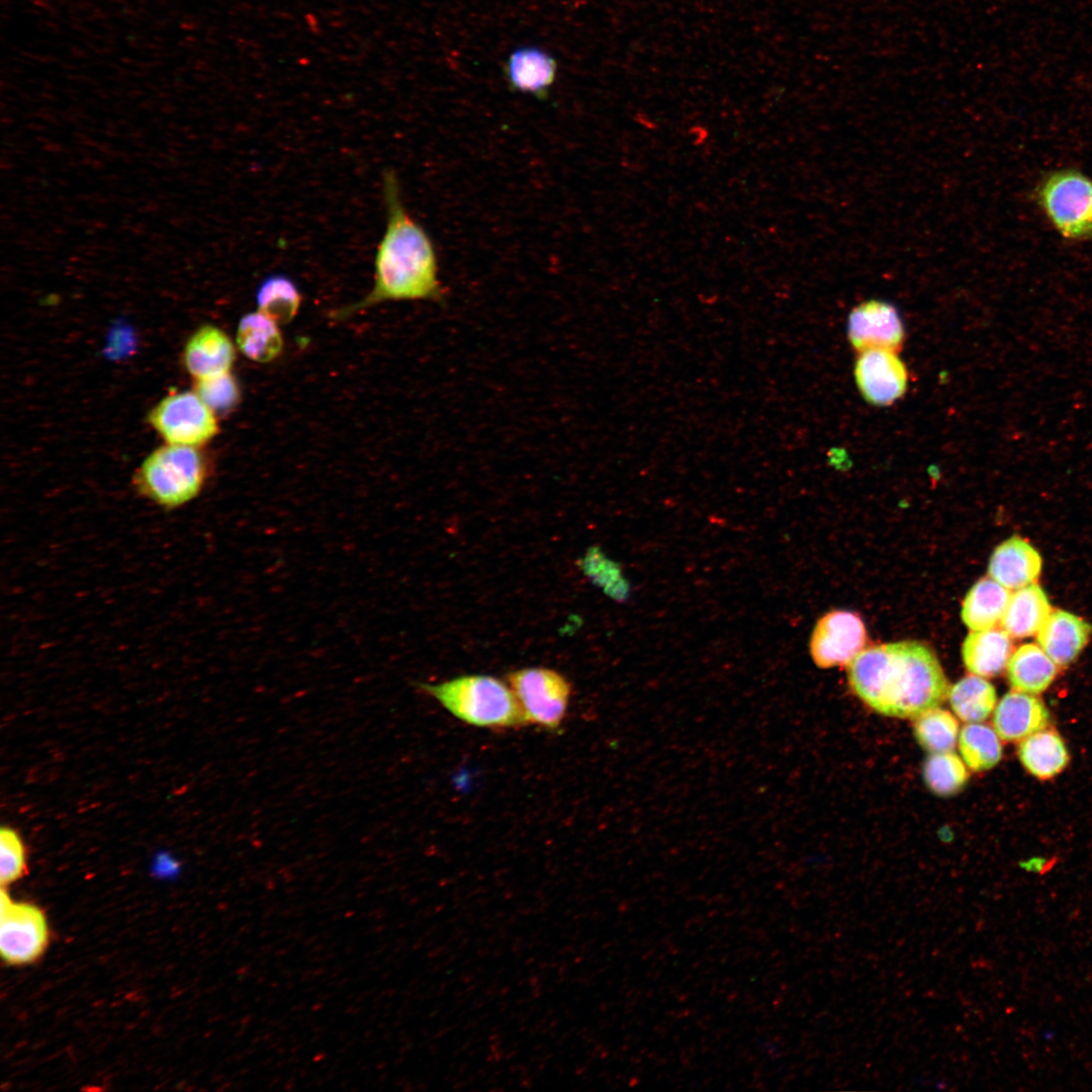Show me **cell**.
I'll list each match as a JSON object with an SVG mask.
<instances>
[{
  "mask_svg": "<svg viewBox=\"0 0 1092 1092\" xmlns=\"http://www.w3.org/2000/svg\"><path fill=\"white\" fill-rule=\"evenodd\" d=\"M382 189L386 223L375 253L373 287L359 301L335 311V318H347L385 301L444 298L435 247L407 212L394 171L383 172Z\"/></svg>",
  "mask_w": 1092,
  "mask_h": 1092,
  "instance_id": "obj_1",
  "label": "cell"
},
{
  "mask_svg": "<svg viewBox=\"0 0 1092 1092\" xmlns=\"http://www.w3.org/2000/svg\"><path fill=\"white\" fill-rule=\"evenodd\" d=\"M854 694L874 711L915 719L937 708L949 682L935 653L919 641H899L862 649L847 666Z\"/></svg>",
  "mask_w": 1092,
  "mask_h": 1092,
  "instance_id": "obj_2",
  "label": "cell"
},
{
  "mask_svg": "<svg viewBox=\"0 0 1092 1092\" xmlns=\"http://www.w3.org/2000/svg\"><path fill=\"white\" fill-rule=\"evenodd\" d=\"M418 688L456 719L474 727L511 729L526 726L519 703L508 682L487 674H466Z\"/></svg>",
  "mask_w": 1092,
  "mask_h": 1092,
  "instance_id": "obj_3",
  "label": "cell"
},
{
  "mask_svg": "<svg viewBox=\"0 0 1092 1092\" xmlns=\"http://www.w3.org/2000/svg\"><path fill=\"white\" fill-rule=\"evenodd\" d=\"M207 461L197 447L168 444L149 454L132 475L135 493L166 510L195 499L208 478Z\"/></svg>",
  "mask_w": 1092,
  "mask_h": 1092,
  "instance_id": "obj_4",
  "label": "cell"
},
{
  "mask_svg": "<svg viewBox=\"0 0 1092 1092\" xmlns=\"http://www.w3.org/2000/svg\"><path fill=\"white\" fill-rule=\"evenodd\" d=\"M527 725L558 730L565 720L571 685L560 672L547 667H525L507 675Z\"/></svg>",
  "mask_w": 1092,
  "mask_h": 1092,
  "instance_id": "obj_5",
  "label": "cell"
},
{
  "mask_svg": "<svg viewBox=\"0 0 1092 1092\" xmlns=\"http://www.w3.org/2000/svg\"><path fill=\"white\" fill-rule=\"evenodd\" d=\"M148 422L168 443L198 447L217 433L215 414L194 391L166 395L149 413Z\"/></svg>",
  "mask_w": 1092,
  "mask_h": 1092,
  "instance_id": "obj_6",
  "label": "cell"
},
{
  "mask_svg": "<svg viewBox=\"0 0 1092 1092\" xmlns=\"http://www.w3.org/2000/svg\"><path fill=\"white\" fill-rule=\"evenodd\" d=\"M1044 211L1059 232L1068 238L1092 233V180L1075 171L1050 176L1039 191Z\"/></svg>",
  "mask_w": 1092,
  "mask_h": 1092,
  "instance_id": "obj_7",
  "label": "cell"
},
{
  "mask_svg": "<svg viewBox=\"0 0 1092 1092\" xmlns=\"http://www.w3.org/2000/svg\"><path fill=\"white\" fill-rule=\"evenodd\" d=\"M49 943L47 918L39 907L15 902L2 887L0 895V950L8 965L36 961Z\"/></svg>",
  "mask_w": 1092,
  "mask_h": 1092,
  "instance_id": "obj_8",
  "label": "cell"
},
{
  "mask_svg": "<svg viewBox=\"0 0 1092 1092\" xmlns=\"http://www.w3.org/2000/svg\"><path fill=\"white\" fill-rule=\"evenodd\" d=\"M867 631L861 618L853 612L834 610L816 623L811 639L810 654L818 667L830 668L848 664L863 648Z\"/></svg>",
  "mask_w": 1092,
  "mask_h": 1092,
  "instance_id": "obj_9",
  "label": "cell"
},
{
  "mask_svg": "<svg viewBox=\"0 0 1092 1092\" xmlns=\"http://www.w3.org/2000/svg\"><path fill=\"white\" fill-rule=\"evenodd\" d=\"M897 351L873 349L859 352L854 377L864 399L875 405H889L904 395L908 372Z\"/></svg>",
  "mask_w": 1092,
  "mask_h": 1092,
  "instance_id": "obj_10",
  "label": "cell"
},
{
  "mask_svg": "<svg viewBox=\"0 0 1092 1092\" xmlns=\"http://www.w3.org/2000/svg\"><path fill=\"white\" fill-rule=\"evenodd\" d=\"M848 339L859 352L884 349L897 351L904 343L902 320L894 305L872 299L855 306L849 313Z\"/></svg>",
  "mask_w": 1092,
  "mask_h": 1092,
  "instance_id": "obj_11",
  "label": "cell"
},
{
  "mask_svg": "<svg viewBox=\"0 0 1092 1092\" xmlns=\"http://www.w3.org/2000/svg\"><path fill=\"white\" fill-rule=\"evenodd\" d=\"M236 359L235 346L219 328L205 325L185 344L182 362L194 380L229 373Z\"/></svg>",
  "mask_w": 1092,
  "mask_h": 1092,
  "instance_id": "obj_12",
  "label": "cell"
},
{
  "mask_svg": "<svg viewBox=\"0 0 1092 1092\" xmlns=\"http://www.w3.org/2000/svg\"><path fill=\"white\" fill-rule=\"evenodd\" d=\"M1050 713L1043 702L1031 694L1013 690L1007 693L994 711V730L1005 741H1021L1045 729Z\"/></svg>",
  "mask_w": 1092,
  "mask_h": 1092,
  "instance_id": "obj_13",
  "label": "cell"
},
{
  "mask_svg": "<svg viewBox=\"0 0 1092 1092\" xmlns=\"http://www.w3.org/2000/svg\"><path fill=\"white\" fill-rule=\"evenodd\" d=\"M1042 567L1039 552L1025 539L1014 535L993 551L989 576L1009 590L1034 583Z\"/></svg>",
  "mask_w": 1092,
  "mask_h": 1092,
  "instance_id": "obj_14",
  "label": "cell"
},
{
  "mask_svg": "<svg viewBox=\"0 0 1092 1092\" xmlns=\"http://www.w3.org/2000/svg\"><path fill=\"white\" fill-rule=\"evenodd\" d=\"M1092 626L1064 610L1052 611L1036 633L1038 646L1058 666L1072 663L1086 646Z\"/></svg>",
  "mask_w": 1092,
  "mask_h": 1092,
  "instance_id": "obj_15",
  "label": "cell"
},
{
  "mask_svg": "<svg viewBox=\"0 0 1092 1092\" xmlns=\"http://www.w3.org/2000/svg\"><path fill=\"white\" fill-rule=\"evenodd\" d=\"M557 64L545 51L525 47L514 51L508 58L505 73L512 90L545 99L553 85Z\"/></svg>",
  "mask_w": 1092,
  "mask_h": 1092,
  "instance_id": "obj_16",
  "label": "cell"
},
{
  "mask_svg": "<svg viewBox=\"0 0 1092 1092\" xmlns=\"http://www.w3.org/2000/svg\"><path fill=\"white\" fill-rule=\"evenodd\" d=\"M1012 653L1010 635L1004 629L995 627L969 633L962 647L966 668L982 677L1000 674Z\"/></svg>",
  "mask_w": 1092,
  "mask_h": 1092,
  "instance_id": "obj_17",
  "label": "cell"
},
{
  "mask_svg": "<svg viewBox=\"0 0 1092 1092\" xmlns=\"http://www.w3.org/2000/svg\"><path fill=\"white\" fill-rule=\"evenodd\" d=\"M1052 612L1045 592L1031 583L1015 589L1010 595L1006 611L1000 622L1010 637L1023 638L1036 635Z\"/></svg>",
  "mask_w": 1092,
  "mask_h": 1092,
  "instance_id": "obj_18",
  "label": "cell"
},
{
  "mask_svg": "<svg viewBox=\"0 0 1092 1092\" xmlns=\"http://www.w3.org/2000/svg\"><path fill=\"white\" fill-rule=\"evenodd\" d=\"M1010 592L994 579L983 577L966 595L962 620L973 631L994 628L1006 611Z\"/></svg>",
  "mask_w": 1092,
  "mask_h": 1092,
  "instance_id": "obj_19",
  "label": "cell"
},
{
  "mask_svg": "<svg viewBox=\"0 0 1092 1092\" xmlns=\"http://www.w3.org/2000/svg\"><path fill=\"white\" fill-rule=\"evenodd\" d=\"M1018 756L1033 777L1049 780L1059 775L1069 762L1064 740L1054 729H1042L1022 739Z\"/></svg>",
  "mask_w": 1092,
  "mask_h": 1092,
  "instance_id": "obj_20",
  "label": "cell"
},
{
  "mask_svg": "<svg viewBox=\"0 0 1092 1092\" xmlns=\"http://www.w3.org/2000/svg\"><path fill=\"white\" fill-rule=\"evenodd\" d=\"M1057 666L1038 644L1026 643L1013 651L1006 668L1013 690L1035 695L1053 682Z\"/></svg>",
  "mask_w": 1092,
  "mask_h": 1092,
  "instance_id": "obj_21",
  "label": "cell"
},
{
  "mask_svg": "<svg viewBox=\"0 0 1092 1092\" xmlns=\"http://www.w3.org/2000/svg\"><path fill=\"white\" fill-rule=\"evenodd\" d=\"M237 345L249 359L267 363L280 355L283 338L278 324L257 310L242 316L237 330Z\"/></svg>",
  "mask_w": 1092,
  "mask_h": 1092,
  "instance_id": "obj_22",
  "label": "cell"
},
{
  "mask_svg": "<svg viewBox=\"0 0 1092 1092\" xmlns=\"http://www.w3.org/2000/svg\"><path fill=\"white\" fill-rule=\"evenodd\" d=\"M947 698L958 718L968 723L987 719L997 702L993 685L973 673L950 687Z\"/></svg>",
  "mask_w": 1092,
  "mask_h": 1092,
  "instance_id": "obj_23",
  "label": "cell"
},
{
  "mask_svg": "<svg viewBox=\"0 0 1092 1092\" xmlns=\"http://www.w3.org/2000/svg\"><path fill=\"white\" fill-rule=\"evenodd\" d=\"M958 741L966 765L974 771L990 769L1002 757L1000 737L988 725L979 722L965 725Z\"/></svg>",
  "mask_w": 1092,
  "mask_h": 1092,
  "instance_id": "obj_24",
  "label": "cell"
},
{
  "mask_svg": "<svg viewBox=\"0 0 1092 1092\" xmlns=\"http://www.w3.org/2000/svg\"><path fill=\"white\" fill-rule=\"evenodd\" d=\"M256 301L259 311L277 324H288L298 312L301 294L289 277L276 274L259 285Z\"/></svg>",
  "mask_w": 1092,
  "mask_h": 1092,
  "instance_id": "obj_25",
  "label": "cell"
},
{
  "mask_svg": "<svg viewBox=\"0 0 1092 1092\" xmlns=\"http://www.w3.org/2000/svg\"><path fill=\"white\" fill-rule=\"evenodd\" d=\"M914 735L930 753L952 751L959 740V722L950 712L937 707L915 718Z\"/></svg>",
  "mask_w": 1092,
  "mask_h": 1092,
  "instance_id": "obj_26",
  "label": "cell"
},
{
  "mask_svg": "<svg viewBox=\"0 0 1092 1092\" xmlns=\"http://www.w3.org/2000/svg\"><path fill=\"white\" fill-rule=\"evenodd\" d=\"M968 779L966 763L952 751L930 753L923 764V780L927 788L939 797L959 793Z\"/></svg>",
  "mask_w": 1092,
  "mask_h": 1092,
  "instance_id": "obj_27",
  "label": "cell"
},
{
  "mask_svg": "<svg viewBox=\"0 0 1092 1092\" xmlns=\"http://www.w3.org/2000/svg\"><path fill=\"white\" fill-rule=\"evenodd\" d=\"M193 391L214 414L231 412L241 396L238 382L230 372L195 380Z\"/></svg>",
  "mask_w": 1092,
  "mask_h": 1092,
  "instance_id": "obj_28",
  "label": "cell"
},
{
  "mask_svg": "<svg viewBox=\"0 0 1092 1092\" xmlns=\"http://www.w3.org/2000/svg\"><path fill=\"white\" fill-rule=\"evenodd\" d=\"M26 868L25 848L19 834L10 827L0 831V882L2 887L20 879Z\"/></svg>",
  "mask_w": 1092,
  "mask_h": 1092,
  "instance_id": "obj_29",
  "label": "cell"
}]
</instances>
